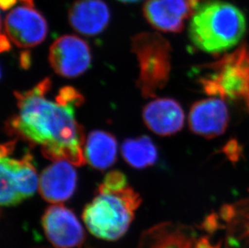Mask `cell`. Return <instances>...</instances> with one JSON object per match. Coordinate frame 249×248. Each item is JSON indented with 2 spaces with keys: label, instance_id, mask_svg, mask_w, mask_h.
<instances>
[{
  "label": "cell",
  "instance_id": "obj_16",
  "mask_svg": "<svg viewBox=\"0 0 249 248\" xmlns=\"http://www.w3.org/2000/svg\"><path fill=\"white\" fill-rule=\"evenodd\" d=\"M121 152L127 164L135 169H144L158 160V149L148 136L127 139L122 144Z\"/></svg>",
  "mask_w": 249,
  "mask_h": 248
},
{
  "label": "cell",
  "instance_id": "obj_20",
  "mask_svg": "<svg viewBox=\"0 0 249 248\" xmlns=\"http://www.w3.org/2000/svg\"><path fill=\"white\" fill-rule=\"evenodd\" d=\"M195 248H220V246H219V244H218L216 246H214V245L211 244L208 238L202 237L196 241Z\"/></svg>",
  "mask_w": 249,
  "mask_h": 248
},
{
  "label": "cell",
  "instance_id": "obj_1",
  "mask_svg": "<svg viewBox=\"0 0 249 248\" xmlns=\"http://www.w3.org/2000/svg\"><path fill=\"white\" fill-rule=\"evenodd\" d=\"M51 89L52 82L47 77L26 91L15 92L18 110L7 120L5 131L32 147L39 146L50 160L82 166L87 162L86 137L75 109L84 103V97L75 88L64 87L51 99Z\"/></svg>",
  "mask_w": 249,
  "mask_h": 248
},
{
  "label": "cell",
  "instance_id": "obj_2",
  "mask_svg": "<svg viewBox=\"0 0 249 248\" xmlns=\"http://www.w3.org/2000/svg\"><path fill=\"white\" fill-rule=\"evenodd\" d=\"M141 201L140 195L127 185L124 174L110 172L98 188L96 196L85 206L83 222L98 239L115 241L129 229Z\"/></svg>",
  "mask_w": 249,
  "mask_h": 248
},
{
  "label": "cell",
  "instance_id": "obj_17",
  "mask_svg": "<svg viewBox=\"0 0 249 248\" xmlns=\"http://www.w3.org/2000/svg\"><path fill=\"white\" fill-rule=\"evenodd\" d=\"M219 227H220L219 216L215 213L207 215L201 225V228L208 234H213L219 229Z\"/></svg>",
  "mask_w": 249,
  "mask_h": 248
},
{
  "label": "cell",
  "instance_id": "obj_8",
  "mask_svg": "<svg viewBox=\"0 0 249 248\" xmlns=\"http://www.w3.org/2000/svg\"><path fill=\"white\" fill-rule=\"evenodd\" d=\"M48 29L44 16L28 5L12 10L4 20L6 35L19 48L40 45L47 36Z\"/></svg>",
  "mask_w": 249,
  "mask_h": 248
},
{
  "label": "cell",
  "instance_id": "obj_26",
  "mask_svg": "<svg viewBox=\"0 0 249 248\" xmlns=\"http://www.w3.org/2000/svg\"><path fill=\"white\" fill-rule=\"evenodd\" d=\"M246 233H247V235H249V227H248L247 232H246Z\"/></svg>",
  "mask_w": 249,
  "mask_h": 248
},
{
  "label": "cell",
  "instance_id": "obj_11",
  "mask_svg": "<svg viewBox=\"0 0 249 248\" xmlns=\"http://www.w3.org/2000/svg\"><path fill=\"white\" fill-rule=\"evenodd\" d=\"M109 7L103 0H77L69 10V23L82 35L94 36L103 33L110 22Z\"/></svg>",
  "mask_w": 249,
  "mask_h": 248
},
{
  "label": "cell",
  "instance_id": "obj_18",
  "mask_svg": "<svg viewBox=\"0 0 249 248\" xmlns=\"http://www.w3.org/2000/svg\"><path fill=\"white\" fill-rule=\"evenodd\" d=\"M223 152L231 161H237L240 156V145L237 141L231 140L223 148Z\"/></svg>",
  "mask_w": 249,
  "mask_h": 248
},
{
  "label": "cell",
  "instance_id": "obj_3",
  "mask_svg": "<svg viewBox=\"0 0 249 248\" xmlns=\"http://www.w3.org/2000/svg\"><path fill=\"white\" fill-rule=\"evenodd\" d=\"M245 30L246 19L238 7L221 0H207L192 16L189 36L200 50L219 53L237 45Z\"/></svg>",
  "mask_w": 249,
  "mask_h": 248
},
{
  "label": "cell",
  "instance_id": "obj_4",
  "mask_svg": "<svg viewBox=\"0 0 249 248\" xmlns=\"http://www.w3.org/2000/svg\"><path fill=\"white\" fill-rule=\"evenodd\" d=\"M132 52L140 68L137 87L144 99L154 98L166 84L170 71V46L156 33H141L132 37Z\"/></svg>",
  "mask_w": 249,
  "mask_h": 248
},
{
  "label": "cell",
  "instance_id": "obj_6",
  "mask_svg": "<svg viewBox=\"0 0 249 248\" xmlns=\"http://www.w3.org/2000/svg\"><path fill=\"white\" fill-rule=\"evenodd\" d=\"M49 60L55 73L61 77L73 78L89 69L91 53L89 45L82 38L65 35L53 43Z\"/></svg>",
  "mask_w": 249,
  "mask_h": 248
},
{
  "label": "cell",
  "instance_id": "obj_14",
  "mask_svg": "<svg viewBox=\"0 0 249 248\" xmlns=\"http://www.w3.org/2000/svg\"><path fill=\"white\" fill-rule=\"evenodd\" d=\"M191 229L182 225L162 223L146 230L137 248H195Z\"/></svg>",
  "mask_w": 249,
  "mask_h": 248
},
{
  "label": "cell",
  "instance_id": "obj_15",
  "mask_svg": "<svg viewBox=\"0 0 249 248\" xmlns=\"http://www.w3.org/2000/svg\"><path fill=\"white\" fill-rule=\"evenodd\" d=\"M84 155L86 161L94 169H108L116 160L117 141L107 131H92L86 140Z\"/></svg>",
  "mask_w": 249,
  "mask_h": 248
},
{
  "label": "cell",
  "instance_id": "obj_25",
  "mask_svg": "<svg viewBox=\"0 0 249 248\" xmlns=\"http://www.w3.org/2000/svg\"><path fill=\"white\" fill-rule=\"evenodd\" d=\"M118 1L122 2H138L140 0H118Z\"/></svg>",
  "mask_w": 249,
  "mask_h": 248
},
{
  "label": "cell",
  "instance_id": "obj_9",
  "mask_svg": "<svg viewBox=\"0 0 249 248\" xmlns=\"http://www.w3.org/2000/svg\"><path fill=\"white\" fill-rule=\"evenodd\" d=\"M201 0H147L143 14L152 27L164 33H180Z\"/></svg>",
  "mask_w": 249,
  "mask_h": 248
},
{
  "label": "cell",
  "instance_id": "obj_22",
  "mask_svg": "<svg viewBox=\"0 0 249 248\" xmlns=\"http://www.w3.org/2000/svg\"><path fill=\"white\" fill-rule=\"evenodd\" d=\"M17 3V0H0V6L2 11H7L12 8Z\"/></svg>",
  "mask_w": 249,
  "mask_h": 248
},
{
  "label": "cell",
  "instance_id": "obj_19",
  "mask_svg": "<svg viewBox=\"0 0 249 248\" xmlns=\"http://www.w3.org/2000/svg\"><path fill=\"white\" fill-rule=\"evenodd\" d=\"M235 210L232 206L231 205H224L222 206L219 211V217L225 222H231L235 218Z\"/></svg>",
  "mask_w": 249,
  "mask_h": 248
},
{
  "label": "cell",
  "instance_id": "obj_10",
  "mask_svg": "<svg viewBox=\"0 0 249 248\" xmlns=\"http://www.w3.org/2000/svg\"><path fill=\"white\" fill-rule=\"evenodd\" d=\"M77 180L78 174L73 164L66 160L55 161L40 174L38 189L45 201L61 204L73 196Z\"/></svg>",
  "mask_w": 249,
  "mask_h": 248
},
{
  "label": "cell",
  "instance_id": "obj_21",
  "mask_svg": "<svg viewBox=\"0 0 249 248\" xmlns=\"http://www.w3.org/2000/svg\"><path fill=\"white\" fill-rule=\"evenodd\" d=\"M0 47H1V52L9 51L11 50V44H10L9 39L7 35L4 34L1 35L0 39Z\"/></svg>",
  "mask_w": 249,
  "mask_h": 248
},
{
  "label": "cell",
  "instance_id": "obj_24",
  "mask_svg": "<svg viewBox=\"0 0 249 248\" xmlns=\"http://www.w3.org/2000/svg\"><path fill=\"white\" fill-rule=\"evenodd\" d=\"M20 1L25 2L26 5L30 6V7H33V6H34V0H20Z\"/></svg>",
  "mask_w": 249,
  "mask_h": 248
},
{
  "label": "cell",
  "instance_id": "obj_23",
  "mask_svg": "<svg viewBox=\"0 0 249 248\" xmlns=\"http://www.w3.org/2000/svg\"><path fill=\"white\" fill-rule=\"evenodd\" d=\"M21 61L24 66H28V64L30 62V57H29V54H28V52L22 54Z\"/></svg>",
  "mask_w": 249,
  "mask_h": 248
},
{
  "label": "cell",
  "instance_id": "obj_12",
  "mask_svg": "<svg viewBox=\"0 0 249 248\" xmlns=\"http://www.w3.org/2000/svg\"><path fill=\"white\" fill-rule=\"evenodd\" d=\"M228 110L221 99L199 101L192 106L189 124L195 133L204 137H215L224 132L228 125Z\"/></svg>",
  "mask_w": 249,
  "mask_h": 248
},
{
  "label": "cell",
  "instance_id": "obj_7",
  "mask_svg": "<svg viewBox=\"0 0 249 248\" xmlns=\"http://www.w3.org/2000/svg\"><path fill=\"white\" fill-rule=\"evenodd\" d=\"M49 241L57 248H75L83 245L86 238L83 227L75 213L62 204H53L41 219Z\"/></svg>",
  "mask_w": 249,
  "mask_h": 248
},
{
  "label": "cell",
  "instance_id": "obj_13",
  "mask_svg": "<svg viewBox=\"0 0 249 248\" xmlns=\"http://www.w3.org/2000/svg\"><path fill=\"white\" fill-rule=\"evenodd\" d=\"M183 110L177 101L157 99L143 109V120L149 130L161 136H171L180 131L184 124Z\"/></svg>",
  "mask_w": 249,
  "mask_h": 248
},
{
  "label": "cell",
  "instance_id": "obj_5",
  "mask_svg": "<svg viewBox=\"0 0 249 248\" xmlns=\"http://www.w3.org/2000/svg\"><path fill=\"white\" fill-rule=\"evenodd\" d=\"M17 139L1 145V206H14L33 197L39 186V179L33 164V155L27 151L21 157H14Z\"/></svg>",
  "mask_w": 249,
  "mask_h": 248
}]
</instances>
